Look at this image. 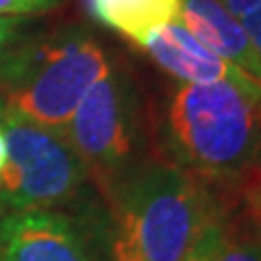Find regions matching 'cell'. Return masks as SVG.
<instances>
[{
	"mask_svg": "<svg viewBox=\"0 0 261 261\" xmlns=\"http://www.w3.org/2000/svg\"><path fill=\"white\" fill-rule=\"evenodd\" d=\"M83 207L96 261H181L224 207L216 190L154 159Z\"/></svg>",
	"mask_w": 261,
	"mask_h": 261,
	"instance_id": "7a4b0ae2",
	"label": "cell"
},
{
	"mask_svg": "<svg viewBox=\"0 0 261 261\" xmlns=\"http://www.w3.org/2000/svg\"><path fill=\"white\" fill-rule=\"evenodd\" d=\"M0 261H96V252L79 216L35 209L0 218Z\"/></svg>",
	"mask_w": 261,
	"mask_h": 261,
	"instance_id": "8992f818",
	"label": "cell"
},
{
	"mask_svg": "<svg viewBox=\"0 0 261 261\" xmlns=\"http://www.w3.org/2000/svg\"><path fill=\"white\" fill-rule=\"evenodd\" d=\"M5 116V100H3V96H0V118Z\"/></svg>",
	"mask_w": 261,
	"mask_h": 261,
	"instance_id": "2e32d148",
	"label": "cell"
},
{
	"mask_svg": "<svg viewBox=\"0 0 261 261\" xmlns=\"http://www.w3.org/2000/svg\"><path fill=\"white\" fill-rule=\"evenodd\" d=\"M7 161L0 172V207L13 211L57 209L83 198L89 181L85 163L61 130L13 113L0 118Z\"/></svg>",
	"mask_w": 261,
	"mask_h": 261,
	"instance_id": "5b68a950",
	"label": "cell"
},
{
	"mask_svg": "<svg viewBox=\"0 0 261 261\" xmlns=\"http://www.w3.org/2000/svg\"><path fill=\"white\" fill-rule=\"evenodd\" d=\"M154 157L228 196L261 163V85L172 81L150 102Z\"/></svg>",
	"mask_w": 261,
	"mask_h": 261,
	"instance_id": "6da1fadb",
	"label": "cell"
},
{
	"mask_svg": "<svg viewBox=\"0 0 261 261\" xmlns=\"http://www.w3.org/2000/svg\"><path fill=\"white\" fill-rule=\"evenodd\" d=\"M5 161H7V140L3 135V128H0V172L5 168Z\"/></svg>",
	"mask_w": 261,
	"mask_h": 261,
	"instance_id": "9a60e30c",
	"label": "cell"
},
{
	"mask_svg": "<svg viewBox=\"0 0 261 261\" xmlns=\"http://www.w3.org/2000/svg\"><path fill=\"white\" fill-rule=\"evenodd\" d=\"M178 22L211 53L235 63L261 83V57L242 20L235 18L220 0H181Z\"/></svg>",
	"mask_w": 261,
	"mask_h": 261,
	"instance_id": "ba28073f",
	"label": "cell"
},
{
	"mask_svg": "<svg viewBox=\"0 0 261 261\" xmlns=\"http://www.w3.org/2000/svg\"><path fill=\"white\" fill-rule=\"evenodd\" d=\"M111 65L109 50L87 27L65 24L39 35L29 33L0 72L5 111L63 133Z\"/></svg>",
	"mask_w": 261,
	"mask_h": 261,
	"instance_id": "3957f363",
	"label": "cell"
},
{
	"mask_svg": "<svg viewBox=\"0 0 261 261\" xmlns=\"http://www.w3.org/2000/svg\"><path fill=\"white\" fill-rule=\"evenodd\" d=\"M89 18L135 46L154 29L181 18V0H85Z\"/></svg>",
	"mask_w": 261,
	"mask_h": 261,
	"instance_id": "9c48e42d",
	"label": "cell"
},
{
	"mask_svg": "<svg viewBox=\"0 0 261 261\" xmlns=\"http://www.w3.org/2000/svg\"><path fill=\"white\" fill-rule=\"evenodd\" d=\"M216 261H261L259 228L255 220L228 209Z\"/></svg>",
	"mask_w": 261,
	"mask_h": 261,
	"instance_id": "30bf717a",
	"label": "cell"
},
{
	"mask_svg": "<svg viewBox=\"0 0 261 261\" xmlns=\"http://www.w3.org/2000/svg\"><path fill=\"white\" fill-rule=\"evenodd\" d=\"M59 0H0V18L24 20L55 9Z\"/></svg>",
	"mask_w": 261,
	"mask_h": 261,
	"instance_id": "4fadbf2b",
	"label": "cell"
},
{
	"mask_svg": "<svg viewBox=\"0 0 261 261\" xmlns=\"http://www.w3.org/2000/svg\"><path fill=\"white\" fill-rule=\"evenodd\" d=\"M240 20L244 24V29H246L250 42H252V46H255V50L261 57V5L255 11H250L248 15H244V18H240Z\"/></svg>",
	"mask_w": 261,
	"mask_h": 261,
	"instance_id": "5bb4252c",
	"label": "cell"
},
{
	"mask_svg": "<svg viewBox=\"0 0 261 261\" xmlns=\"http://www.w3.org/2000/svg\"><path fill=\"white\" fill-rule=\"evenodd\" d=\"M98 196L154 161L150 102L133 72L113 63L85 94L63 130Z\"/></svg>",
	"mask_w": 261,
	"mask_h": 261,
	"instance_id": "277c9868",
	"label": "cell"
},
{
	"mask_svg": "<svg viewBox=\"0 0 261 261\" xmlns=\"http://www.w3.org/2000/svg\"><path fill=\"white\" fill-rule=\"evenodd\" d=\"M159 68L178 83L211 85V83H238L257 85L259 81L246 74L235 63L222 59L202 46L181 22H168L146 35L140 44ZM261 85V83H259Z\"/></svg>",
	"mask_w": 261,
	"mask_h": 261,
	"instance_id": "52a82bcc",
	"label": "cell"
},
{
	"mask_svg": "<svg viewBox=\"0 0 261 261\" xmlns=\"http://www.w3.org/2000/svg\"><path fill=\"white\" fill-rule=\"evenodd\" d=\"M224 202L228 209L261 222V163L231 194L224 196Z\"/></svg>",
	"mask_w": 261,
	"mask_h": 261,
	"instance_id": "8fae6325",
	"label": "cell"
},
{
	"mask_svg": "<svg viewBox=\"0 0 261 261\" xmlns=\"http://www.w3.org/2000/svg\"><path fill=\"white\" fill-rule=\"evenodd\" d=\"M257 228H259V244H261V222H257Z\"/></svg>",
	"mask_w": 261,
	"mask_h": 261,
	"instance_id": "e0dca14e",
	"label": "cell"
},
{
	"mask_svg": "<svg viewBox=\"0 0 261 261\" xmlns=\"http://www.w3.org/2000/svg\"><path fill=\"white\" fill-rule=\"evenodd\" d=\"M29 35L24 20H13V18H0V72L13 53L18 50V46L24 42V37Z\"/></svg>",
	"mask_w": 261,
	"mask_h": 261,
	"instance_id": "7c38bea8",
	"label": "cell"
}]
</instances>
